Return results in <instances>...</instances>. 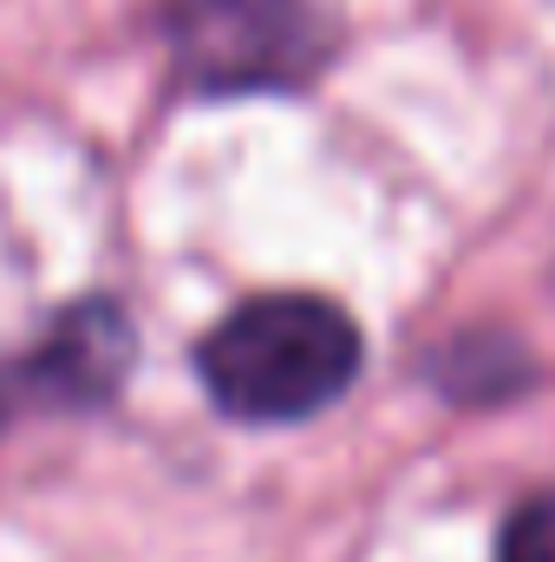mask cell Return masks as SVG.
<instances>
[{"label":"cell","mask_w":555,"mask_h":562,"mask_svg":"<svg viewBox=\"0 0 555 562\" xmlns=\"http://www.w3.org/2000/svg\"><path fill=\"white\" fill-rule=\"evenodd\" d=\"M366 340L327 294H256L196 347L203 393L242 425H294L327 413L360 380Z\"/></svg>","instance_id":"6da1fadb"},{"label":"cell","mask_w":555,"mask_h":562,"mask_svg":"<svg viewBox=\"0 0 555 562\" xmlns=\"http://www.w3.org/2000/svg\"><path fill=\"white\" fill-rule=\"evenodd\" d=\"M157 33L177 86L196 99L301 92L333 53L314 0H163Z\"/></svg>","instance_id":"7a4b0ae2"},{"label":"cell","mask_w":555,"mask_h":562,"mask_svg":"<svg viewBox=\"0 0 555 562\" xmlns=\"http://www.w3.org/2000/svg\"><path fill=\"white\" fill-rule=\"evenodd\" d=\"M132 360H138L132 314L118 301H72L46 327V340L33 347L26 380L59 406H99V400H112L125 386Z\"/></svg>","instance_id":"3957f363"},{"label":"cell","mask_w":555,"mask_h":562,"mask_svg":"<svg viewBox=\"0 0 555 562\" xmlns=\"http://www.w3.org/2000/svg\"><path fill=\"white\" fill-rule=\"evenodd\" d=\"M497 562H555V491H536L510 510L497 537Z\"/></svg>","instance_id":"277c9868"}]
</instances>
